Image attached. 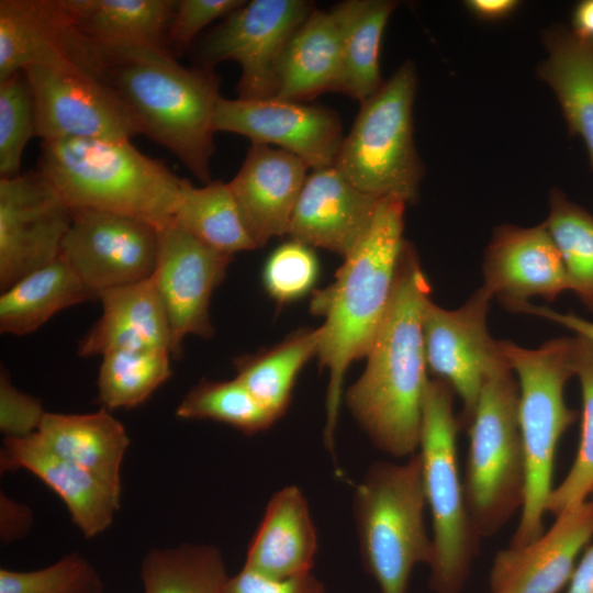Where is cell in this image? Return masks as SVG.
I'll use <instances>...</instances> for the list:
<instances>
[{
    "label": "cell",
    "mask_w": 593,
    "mask_h": 593,
    "mask_svg": "<svg viewBox=\"0 0 593 593\" xmlns=\"http://www.w3.org/2000/svg\"><path fill=\"white\" fill-rule=\"evenodd\" d=\"M482 273V287L512 312L532 298L553 301L571 291L561 255L545 223L495 227L484 253Z\"/></svg>",
    "instance_id": "obj_17"
},
{
    "label": "cell",
    "mask_w": 593,
    "mask_h": 593,
    "mask_svg": "<svg viewBox=\"0 0 593 593\" xmlns=\"http://www.w3.org/2000/svg\"><path fill=\"white\" fill-rule=\"evenodd\" d=\"M313 9L304 0L246 1L203 38L200 60L209 68L236 61L242 70L237 98H273L284 49Z\"/></svg>",
    "instance_id": "obj_12"
},
{
    "label": "cell",
    "mask_w": 593,
    "mask_h": 593,
    "mask_svg": "<svg viewBox=\"0 0 593 593\" xmlns=\"http://www.w3.org/2000/svg\"><path fill=\"white\" fill-rule=\"evenodd\" d=\"M159 230L127 215L72 210L60 257L91 299L105 290L139 282L154 273Z\"/></svg>",
    "instance_id": "obj_13"
},
{
    "label": "cell",
    "mask_w": 593,
    "mask_h": 593,
    "mask_svg": "<svg viewBox=\"0 0 593 593\" xmlns=\"http://www.w3.org/2000/svg\"><path fill=\"white\" fill-rule=\"evenodd\" d=\"M245 0H180L168 32V48L176 53L186 49L206 25L226 18Z\"/></svg>",
    "instance_id": "obj_41"
},
{
    "label": "cell",
    "mask_w": 593,
    "mask_h": 593,
    "mask_svg": "<svg viewBox=\"0 0 593 593\" xmlns=\"http://www.w3.org/2000/svg\"><path fill=\"white\" fill-rule=\"evenodd\" d=\"M214 128L243 135L251 144L277 146L313 169L335 166L344 141L339 115L325 107L268 99L219 100Z\"/></svg>",
    "instance_id": "obj_16"
},
{
    "label": "cell",
    "mask_w": 593,
    "mask_h": 593,
    "mask_svg": "<svg viewBox=\"0 0 593 593\" xmlns=\"http://www.w3.org/2000/svg\"><path fill=\"white\" fill-rule=\"evenodd\" d=\"M92 563L78 552L33 571L0 569V593H103Z\"/></svg>",
    "instance_id": "obj_39"
},
{
    "label": "cell",
    "mask_w": 593,
    "mask_h": 593,
    "mask_svg": "<svg viewBox=\"0 0 593 593\" xmlns=\"http://www.w3.org/2000/svg\"><path fill=\"white\" fill-rule=\"evenodd\" d=\"M1 472L24 469L41 479L66 504L86 538L108 529L120 508L121 490L48 449L37 434L4 437Z\"/></svg>",
    "instance_id": "obj_21"
},
{
    "label": "cell",
    "mask_w": 593,
    "mask_h": 593,
    "mask_svg": "<svg viewBox=\"0 0 593 593\" xmlns=\"http://www.w3.org/2000/svg\"><path fill=\"white\" fill-rule=\"evenodd\" d=\"M454 390L429 379L423 405L418 455L426 505L432 517L433 558L429 588L434 593H460L479 550L458 462Z\"/></svg>",
    "instance_id": "obj_7"
},
{
    "label": "cell",
    "mask_w": 593,
    "mask_h": 593,
    "mask_svg": "<svg viewBox=\"0 0 593 593\" xmlns=\"http://www.w3.org/2000/svg\"><path fill=\"white\" fill-rule=\"evenodd\" d=\"M381 198L366 193L333 166L307 175L288 234L310 247L346 258L359 245Z\"/></svg>",
    "instance_id": "obj_19"
},
{
    "label": "cell",
    "mask_w": 593,
    "mask_h": 593,
    "mask_svg": "<svg viewBox=\"0 0 593 593\" xmlns=\"http://www.w3.org/2000/svg\"><path fill=\"white\" fill-rule=\"evenodd\" d=\"M518 383V423L526 483L524 503L510 546H524L544 532L547 502L553 489L559 439L577 414L564 400V388L574 377V337L552 338L537 348L499 340Z\"/></svg>",
    "instance_id": "obj_5"
},
{
    "label": "cell",
    "mask_w": 593,
    "mask_h": 593,
    "mask_svg": "<svg viewBox=\"0 0 593 593\" xmlns=\"http://www.w3.org/2000/svg\"><path fill=\"white\" fill-rule=\"evenodd\" d=\"M544 222L564 264L571 291L593 312V214L551 189Z\"/></svg>",
    "instance_id": "obj_35"
},
{
    "label": "cell",
    "mask_w": 593,
    "mask_h": 593,
    "mask_svg": "<svg viewBox=\"0 0 593 593\" xmlns=\"http://www.w3.org/2000/svg\"><path fill=\"white\" fill-rule=\"evenodd\" d=\"M342 51L343 24L336 8L313 9L284 49L273 98L303 102L336 92Z\"/></svg>",
    "instance_id": "obj_25"
},
{
    "label": "cell",
    "mask_w": 593,
    "mask_h": 593,
    "mask_svg": "<svg viewBox=\"0 0 593 593\" xmlns=\"http://www.w3.org/2000/svg\"><path fill=\"white\" fill-rule=\"evenodd\" d=\"M98 299L101 316L79 342V356L102 357L119 349L171 350L167 312L152 278L105 290Z\"/></svg>",
    "instance_id": "obj_23"
},
{
    "label": "cell",
    "mask_w": 593,
    "mask_h": 593,
    "mask_svg": "<svg viewBox=\"0 0 593 593\" xmlns=\"http://www.w3.org/2000/svg\"><path fill=\"white\" fill-rule=\"evenodd\" d=\"M97 49V76L122 99L139 134L166 147L202 183H210L214 118L222 97L213 68H188L172 55L155 51Z\"/></svg>",
    "instance_id": "obj_3"
},
{
    "label": "cell",
    "mask_w": 593,
    "mask_h": 593,
    "mask_svg": "<svg viewBox=\"0 0 593 593\" xmlns=\"http://www.w3.org/2000/svg\"><path fill=\"white\" fill-rule=\"evenodd\" d=\"M507 371L481 390L466 428L469 448L462 477L468 511L480 538L495 535L522 510L526 468L518 423V383Z\"/></svg>",
    "instance_id": "obj_9"
},
{
    "label": "cell",
    "mask_w": 593,
    "mask_h": 593,
    "mask_svg": "<svg viewBox=\"0 0 593 593\" xmlns=\"http://www.w3.org/2000/svg\"><path fill=\"white\" fill-rule=\"evenodd\" d=\"M31 86L36 136L127 139L138 127L119 94L101 78L65 53L23 70Z\"/></svg>",
    "instance_id": "obj_10"
},
{
    "label": "cell",
    "mask_w": 593,
    "mask_h": 593,
    "mask_svg": "<svg viewBox=\"0 0 593 593\" xmlns=\"http://www.w3.org/2000/svg\"><path fill=\"white\" fill-rule=\"evenodd\" d=\"M491 300L490 293L480 287L456 310H446L429 300L423 313L427 368L460 398V429L468 427L484 384L512 371L500 342L488 331Z\"/></svg>",
    "instance_id": "obj_11"
},
{
    "label": "cell",
    "mask_w": 593,
    "mask_h": 593,
    "mask_svg": "<svg viewBox=\"0 0 593 593\" xmlns=\"http://www.w3.org/2000/svg\"><path fill=\"white\" fill-rule=\"evenodd\" d=\"M176 415L183 419H211L246 435L268 429L278 418L238 380L203 379L179 403Z\"/></svg>",
    "instance_id": "obj_36"
},
{
    "label": "cell",
    "mask_w": 593,
    "mask_h": 593,
    "mask_svg": "<svg viewBox=\"0 0 593 593\" xmlns=\"http://www.w3.org/2000/svg\"><path fill=\"white\" fill-rule=\"evenodd\" d=\"M72 210L38 172L0 179V289L54 262Z\"/></svg>",
    "instance_id": "obj_14"
},
{
    "label": "cell",
    "mask_w": 593,
    "mask_h": 593,
    "mask_svg": "<svg viewBox=\"0 0 593 593\" xmlns=\"http://www.w3.org/2000/svg\"><path fill=\"white\" fill-rule=\"evenodd\" d=\"M166 349H119L102 356L98 400L109 411L143 404L172 373Z\"/></svg>",
    "instance_id": "obj_34"
},
{
    "label": "cell",
    "mask_w": 593,
    "mask_h": 593,
    "mask_svg": "<svg viewBox=\"0 0 593 593\" xmlns=\"http://www.w3.org/2000/svg\"><path fill=\"white\" fill-rule=\"evenodd\" d=\"M406 205L395 197L381 198L367 234L344 258L335 281L311 300V312L325 318L317 357L328 371L323 440L333 457L345 373L368 355L391 302Z\"/></svg>",
    "instance_id": "obj_2"
},
{
    "label": "cell",
    "mask_w": 593,
    "mask_h": 593,
    "mask_svg": "<svg viewBox=\"0 0 593 593\" xmlns=\"http://www.w3.org/2000/svg\"><path fill=\"white\" fill-rule=\"evenodd\" d=\"M316 551L307 500L298 485L290 484L270 497L244 567L267 578L287 579L310 573Z\"/></svg>",
    "instance_id": "obj_22"
},
{
    "label": "cell",
    "mask_w": 593,
    "mask_h": 593,
    "mask_svg": "<svg viewBox=\"0 0 593 593\" xmlns=\"http://www.w3.org/2000/svg\"><path fill=\"white\" fill-rule=\"evenodd\" d=\"M572 30L593 40V0H584L577 4L572 14Z\"/></svg>",
    "instance_id": "obj_48"
},
{
    "label": "cell",
    "mask_w": 593,
    "mask_h": 593,
    "mask_svg": "<svg viewBox=\"0 0 593 593\" xmlns=\"http://www.w3.org/2000/svg\"><path fill=\"white\" fill-rule=\"evenodd\" d=\"M90 299L75 271L59 256L2 291L0 332L15 336L33 333L61 310Z\"/></svg>",
    "instance_id": "obj_30"
},
{
    "label": "cell",
    "mask_w": 593,
    "mask_h": 593,
    "mask_svg": "<svg viewBox=\"0 0 593 593\" xmlns=\"http://www.w3.org/2000/svg\"><path fill=\"white\" fill-rule=\"evenodd\" d=\"M32 510L0 493V539L2 544H10L29 534L33 525Z\"/></svg>",
    "instance_id": "obj_44"
},
{
    "label": "cell",
    "mask_w": 593,
    "mask_h": 593,
    "mask_svg": "<svg viewBox=\"0 0 593 593\" xmlns=\"http://www.w3.org/2000/svg\"><path fill=\"white\" fill-rule=\"evenodd\" d=\"M343 24L342 69L336 92L362 103L383 85L379 52L396 2L347 0L335 5Z\"/></svg>",
    "instance_id": "obj_29"
},
{
    "label": "cell",
    "mask_w": 593,
    "mask_h": 593,
    "mask_svg": "<svg viewBox=\"0 0 593 593\" xmlns=\"http://www.w3.org/2000/svg\"><path fill=\"white\" fill-rule=\"evenodd\" d=\"M467 9L483 21H499L508 18L519 7L516 0H469Z\"/></svg>",
    "instance_id": "obj_46"
},
{
    "label": "cell",
    "mask_w": 593,
    "mask_h": 593,
    "mask_svg": "<svg viewBox=\"0 0 593 593\" xmlns=\"http://www.w3.org/2000/svg\"><path fill=\"white\" fill-rule=\"evenodd\" d=\"M74 27L107 49H147L170 54L168 32L176 0H64ZM174 56V55H172Z\"/></svg>",
    "instance_id": "obj_24"
},
{
    "label": "cell",
    "mask_w": 593,
    "mask_h": 593,
    "mask_svg": "<svg viewBox=\"0 0 593 593\" xmlns=\"http://www.w3.org/2000/svg\"><path fill=\"white\" fill-rule=\"evenodd\" d=\"M232 260L233 255L208 246L174 222L159 230L157 262L150 278L167 312L172 357H181L186 336H213L210 300Z\"/></svg>",
    "instance_id": "obj_15"
},
{
    "label": "cell",
    "mask_w": 593,
    "mask_h": 593,
    "mask_svg": "<svg viewBox=\"0 0 593 593\" xmlns=\"http://www.w3.org/2000/svg\"><path fill=\"white\" fill-rule=\"evenodd\" d=\"M574 376L582 395V423L578 451L563 480L553 486L547 513L561 512L589 500L593 490V343L574 336Z\"/></svg>",
    "instance_id": "obj_37"
},
{
    "label": "cell",
    "mask_w": 593,
    "mask_h": 593,
    "mask_svg": "<svg viewBox=\"0 0 593 593\" xmlns=\"http://www.w3.org/2000/svg\"><path fill=\"white\" fill-rule=\"evenodd\" d=\"M224 593H325V588L312 572L272 579L243 567L228 579Z\"/></svg>",
    "instance_id": "obj_43"
},
{
    "label": "cell",
    "mask_w": 593,
    "mask_h": 593,
    "mask_svg": "<svg viewBox=\"0 0 593 593\" xmlns=\"http://www.w3.org/2000/svg\"><path fill=\"white\" fill-rule=\"evenodd\" d=\"M309 167L299 157L265 144H251L228 182L243 222L257 247L288 234Z\"/></svg>",
    "instance_id": "obj_20"
},
{
    "label": "cell",
    "mask_w": 593,
    "mask_h": 593,
    "mask_svg": "<svg viewBox=\"0 0 593 593\" xmlns=\"http://www.w3.org/2000/svg\"><path fill=\"white\" fill-rule=\"evenodd\" d=\"M45 413L41 401L14 387L8 371L2 367L0 430L4 437H25L36 433Z\"/></svg>",
    "instance_id": "obj_42"
},
{
    "label": "cell",
    "mask_w": 593,
    "mask_h": 593,
    "mask_svg": "<svg viewBox=\"0 0 593 593\" xmlns=\"http://www.w3.org/2000/svg\"><path fill=\"white\" fill-rule=\"evenodd\" d=\"M430 283L413 245L405 240L391 302L367 366L345 394L351 415L376 448L394 458L418 450L427 362L423 313Z\"/></svg>",
    "instance_id": "obj_1"
},
{
    "label": "cell",
    "mask_w": 593,
    "mask_h": 593,
    "mask_svg": "<svg viewBox=\"0 0 593 593\" xmlns=\"http://www.w3.org/2000/svg\"><path fill=\"white\" fill-rule=\"evenodd\" d=\"M538 538L497 551L490 568L491 593H559L570 581L581 551L593 537V502L557 516Z\"/></svg>",
    "instance_id": "obj_18"
},
{
    "label": "cell",
    "mask_w": 593,
    "mask_h": 593,
    "mask_svg": "<svg viewBox=\"0 0 593 593\" xmlns=\"http://www.w3.org/2000/svg\"><path fill=\"white\" fill-rule=\"evenodd\" d=\"M513 312L533 314L549 320L593 343V322L575 315L574 313H561L548 306L533 305L530 302L517 306Z\"/></svg>",
    "instance_id": "obj_45"
},
{
    "label": "cell",
    "mask_w": 593,
    "mask_h": 593,
    "mask_svg": "<svg viewBox=\"0 0 593 593\" xmlns=\"http://www.w3.org/2000/svg\"><path fill=\"white\" fill-rule=\"evenodd\" d=\"M172 222L208 246L228 255L257 248L228 182L212 180L195 187L183 179Z\"/></svg>",
    "instance_id": "obj_32"
},
{
    "label": "cell",
    "mask_w": 593,
    "mask_h": 593,
    "mask_svg": "<svg viewBox=\"0 0 593 593\" xmlns=\"http://www.w3.org/2000/svg\"><path fill=\"white\" fill-rule=\"evenodd\" d=\"M418 452L402 463L376 461L356 485L353 513L366 571L381 593H406L414 568L433 558Z\"/></svg>",
    "instance_id": "obj_6"
},
{
    "label": "cell",
    "mask_w": 593,
    "mask_h": 593,
    "mask_svg": "<svg viewBox=\"0 0 593 593\" xmlns=\"http://www.w3.org/2000/svg\"><path fill=\"white\" fill-rule=\"evenodd\" d=\"M75 209L172 223L183 179L127 139L69 138L42 142L37 170Z\"/></svg>",
    "instance_id": "obj_4"
},
{
    "label": "cell",
    "mask_w": 593,
    "mask_h": 593,
    "mask_svg": "<svg viewBox=\"0 0 593 593\" xmlns=\"http://www.w3.org/2000/svg\"><path fill=\"white\" fill-rule=\"evenodd\" d=\"M589 500H591V501L593 502V490H592V492H591V494H590Z\"/></svg>",
    "instance_id": "obj_49"
},
{
    "label": "cell",
    "mask_w": 593,
    "mask_h": 593,
    "mask_svg": "<svg viewBox=\"0 0 593 593\" xmlns=\"http://www.w3.org/2000/svg\"><path fill=\"white\" fill-rule=\"evenodd\" d=\"M141 579L144 593H224L230 577L216 546L181 544L149 550Z\"/></svg>",
    "instance_id": "obj_33"
},
{
    "label": "cell",
    "mask_w": 593,
    "mask_h": 593,
    "mask_svg": "<svg viewBox=\"0 0 593 593\" xmlns=\"http://www.w3.org/2000/svg\"><path fill=\"white\" fill-rule=\"evenodd\" d=\"M415 66L407 60L360 103L335 167L355 187L378 198L417 201L424 169L414 145Z\"/></svg>",
    "instance_id": "obj_8"
},
{
    "label": "cell",
    "mask_w": 593,
    "mask_h": 593,
    "mask_svg": "<svg viewBox=\"0 0 593 593\" xmlns=\"http://www.w3.org/2000/svg\"><path fill=\"white\" fill-rule=\"evenodd\" d=\"M322 328H304L269 349L234 359L238 379L277 418L288 409L296 378L317 356Z\"/></svg>",
    "instance_id": "obj_31"
},
{
    "label": "cell",
    "mask_w": 593,
    "mask_h": 593,
    "mask_svg": "<svg viewBox=\"0 0 593 593\" xmlns=\"http://www.w3.org/2000/svg\"><path fill=\"white\" fill-rule=\"evenodd\" d=\"M547 57L537 75L557 97L571 136H579L593 166V40L564 25L545 31Z\"/></svg>",
    "instance_id": "obj_28"
},
{
    "label": "cell",
    "mask_w": 593,
    "mask_h": 593,
    "mask_svg": "<svg viewBox=\"0 0 593 593\" xmlns=\"http://www.w3.org/2000/svg\"><path fill=\"white\" fill-rule=\"evenodd\" d=\"M36 136L34 99L24 71L0 80V175L21 174L29 141Z\"/></svg>",
    "instance_id": "obj_38"
},
{
    "label": "cell",
    "mask_w": 593,
    "mask_h": 593,
    "mask_svg": "<svg viewBox=\"0 0 593 593\" xmlns=\"http://www.w3.org/2000/svg\"><path fill=\"white\" fill-rule=\"evenodd\" d=\"M36 434L59 457L121 490V467L130 438L109 410L87 414L46 412Z\"/></svg>",
    "instance_id": "obj_27"
},
{
    "label": "cell",
    "mask_w": 593,
    "mask_h": 593,
    "mask_svg": "<svg viewBox=\"0 0 593 593\" xmlns=\"http://www.w3.org/2000/svg\"><path fill=\"white\" fill-rule=\"evenodd\" d=\"M318 271V260L311 247L291 240L270 254L262 269V283L267 293L283 304L309 293Z\"/></svg>",
    "instance_id": "obj_40"
},
{
    "label": "cell",
    "mask_w": 593,
    "mask_h": 593,
    "mask_svg": "<svg viewBox=\"0 0 593 593\" xmlns=\"http://www.w3.org/2000/svg\"><path fill=\"white\" fill-rule=\"evenodd\" d=\"M567 593H593V545L579 559Z\"/></svg>",
    "instance_id": "obj_47"
},
{
    "label": "cell",
    "mask_w": 593,
    "mask_h": 593,
    "mask_svg": "<svg viewBox=\"0 0 593 593\" xmlns=\"http://www.w3.org/2000/svg\"><path fill=\"white\" fill-rule=\"evenodd\" d=\"M77 38L64 0L0 1V80L71 51Z\"/></svg>",
    "instance_id": "obj_26"
}]
</instances>
